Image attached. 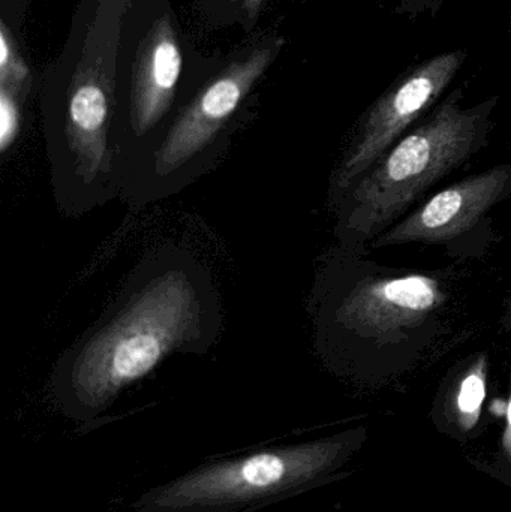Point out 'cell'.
<instances>
[{"label": "cell", "instance_id": "obj_1", "mask_svg": "<svg viewBox=\"0 0 511 512\" xmlns=\"http://www.w3.org/2000/svg\"><path fill=\"white\" fill-rule=\"evenodd\" d=\"M221 330V303L191 252L164 246L141 259L110 318L60 358L51 394L63 414L90 421L176 352L203 354Z\"/></svg>", "mask_w": 511, "mask_h": 512}, {"label": "cell", "instance_id": "obj_2", "mask_svg": "<svg viewBox=\"0 0 511 512\" xmlns=\"http://www.w3.org/2000/svg\"><path fill=\"white\" fill-rule=\"evenodd\" d=\"M129 0H99L83 57L66 93L59 129L48 137L54 200L68 218L120 197L123 174L114 135V75Z\"/></svg>", "mask_w": 511, "mask_h": 512}, {"label": "cell", "instance_id": "obj_3", "mask_svg": "<svg viewBox=\"0 0 511 512\" xmlns=\"http://www.w3.org/2000/svg\"><path fill=\"white\" fill-rule=\"evenodd\" d=\"M485 128L483 111L441 105L348 189L341 234L371 240L384 233L423 192L470 159Z\"/></svg>", "mask_w": 511, "mask_h": 512}, {"label": "cell", "instance_id": "obj_4", "mask_svg": "<svg viewBox=\"0 0 511 512\" xmlns=\"http://www.w3.org/2000/svg\"><path fill=\"white\" fill-rule=\"evenodd\" d=\"M339 441L266 448L192 469L144 492L132 512H242L278 504L335 468Z\"/></svg>", "mask_w": 511, "mask_h": 512}, {"label": "cell", "instance_id": "obj_5", "mask_svg": "<svg viewBox=\"0 0 511 512\" xmlns=\"http://www.w3.org/2000/svg\"><path fill=\"white\" fill-rule=\"evenodd\" d=\"M275 51L273 47L258 48L203 87L165 129L120 197L138 209L177 194L215 167L221 158L219 140L252 87L269 68Z\"/></svg>", "mask_w": 511, "mask_h": 512}, {"label": "cell", "instance_id": "obj_6", "mask_svg": "<svg viewBox=\"0 0 511 512\" xmlns=\"http://www.w3.org/2000/svg\"><path fill=\"white\" fill-rule=\"evenodd\" d=\"M180 72L182 51L170 15L165 14L155 21L138 51L129 93L128 134L119 149L123 188L155 149L156 131L173 107Z\"/></svg>", "mask_w": 511, "mask_h": 512}, {"label": "cell", "instance_id": "obj_7", "mask_svg": "<svg viewBox=\"0 0 511 512\" xmlns=\"http://www.w3.org/2000/svg\"><path fill=\"white\" fill-rule=\"evenodd\" d=\"M462 62V53L435 57L414 69L377 102L336 174L338 191L347 192L386 155L402 132L440 98Z\"/></svg>", "mask_w": 511, "mask_h": 512}, {"label": "cell", "instance_id": "obj_8", "mask_svg": "<svg viewBox=\"0 0 511 512\" xmlns=\"http://www.w3.org/2000/svg\"><path fill=\"white\" fill-rule=\"evenodd\" d=\"M511 191V167L501 165L444 189L422 209L377 237L375 248L446 242L470 230Z\"/></svg>", "mask_w": 511, "mask_h": 512}, {"label": "cell", "instance_id": "obj_9", "mask_svg": "<svg viewBox=\"0 0 511 512\" xmlns=\"http://www.w3.org/2000/svg\"><path fill=\"white\" fill-rule=\"evenodd\" d=\"M437 283L408 276L360 286L341 304L338 319L356 330H389L411 325L438 303Z\"/></svg>", "mask_w": 511, "mask_h": 512}, {"label": "cell", "instance_id": "obj_10", "mask_svg": "<svg viewBox=\"0 0 511 512\" xmlns=\"http://www.w3.org/2000/svg\"><path fill=\"white\" fill-rule=\"evenodd\" d=\"M20 107L12 90L0 86V152L6 153L20 134Z\"/></svg>", "mask_w": 511, "mask_h": 512}, {"label": "cell", "instance_id": "obj_11", "mask_svg": "<svg viewBox=\"0 0 511 512\" xmlns=\"http://www.w3.org/2000/svg\"><path fill=\"white\" fill-rule=\"evenodd\" d=\"M0 86L17 93L27 78V68L20 57L15 54L14 47L9 42L6 27L0 32Z\"/></svg>", "mask_w": 511, "mask_h": 512}, {"label": "cell", "instance_id": "obj_12", "mask_svg": "<svg viewBox=\"0 0 511 512\" xmlns=\"http://www.w3.org/2000/svg\"><path fill=\"white\" fill-rule=\"evenodd\" d=\"M485 379L480 373H471L462 382L461 394H459V408L464 414H474L479 411L485 399Z\"/></svg>", "mask_w": 511, "mask_h": 512}, {"label": "cell", "instance_id": "obj_13", "mask_svg": "<svg viewBox=\"0 0 511 512\" xmlns=\"http://www.w3.org/2000/svg\"><path fill=\"white\" fill-rule=\"evenodd\" d=\"M243 3H245V8L248 9L249 15L254 17V15L257 14L258 9H260L263 0H243Z\"/></svg>", "mask_w": 511, "mask_h": 512}, {"label": "cell", "instance_id": "obj_14", "mask_svg": "<svg viewBox=\"0 0 511 512\" xmlns=\"http://www.w3.org/2000/svg\"><path fill=\"white\" fill-rule=\"evenodd\" d=\"M509 421H510V424H511V403H510V408H509Z\"/></svg>", "mask_w": 511, "mask_h": 512}]
</instances>
